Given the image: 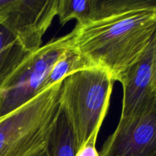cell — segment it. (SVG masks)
<instances>
[{
	"mask_svg": "<svg viewBox=\"0 0 156 156\" xmlns=\"http://www.w3.org/2000/svg\"><path fill=\"white\" fill-rule=\"evenodd\" d=\"M89 67L93 66L70 46L53 66L43 83L41 91L62 81L69 75Z\"/></svg>",
	"mask_w": 156,
	"mask_h": 156,
	"instance_id": "cell-9",
	"label": "cell"
},
{
	"mask_svg": "<svg viewBox=\"0 0 156 156\" xmlns=\"http://www.w3.org/2000/svg\"><path fill=\"white\" fill-rule=\"evenodd\" d=\"M154 40L155 37L143 57L131 67L119 82L123 88L120 120L133 115L155 94L152 89Z\"/></svg>",
	"mask_w": 156,
	"mask_h": 156,
	"instance_id": "cell-7",
	"label": "cell"
},
{
	"mask_svg": "<svg viewBox=\"0 0 156 156\" xmlns=\"http://www.w3.org/2000/svg\"><path fill=\"white\" fill-rule=\"evenodd\" d=\"M152 89L156 94V34L154 40L153 54H152Z\"/></svg>",
	"mask_w": 156,
	"mask_h": 156,
	"instance_id": "cell-13",
	"label": "cell"
},
{
	"mask_svg": "<svg viewBox=\"0 0 156 156\" xmlns=\"http://www.w3.org/2000/svg\"><path fill=\"white\" fill-rule=\"evenodd\" d=\"M96 3L97 0H58L56 16L62 26L71 20L81 24L91 15Z\"/></svg>",
	"mask_w": 156,
	"mask_h": 156,
	"instance_id": "cell-11",
	"label": "cell"
},
{
	"mask_svg": "<svg viewBox=\"0 0 156 156\" xmlns=\"http://www.w3.org/2000/svg\"><path fill=\"white\" fill-rule=\"evenodd\" d=\"M99 156H156V94L133 115L119 120Z\"/></svg>",
	"mask_w": 156,
	"mask_h": 156,
	"instance_id": "cell-6",
	"label": "cell"
},
{
	"mask_svg": "<svg viewBox=\"0 0 156 156\" xmlns=\"http://www.w3.org/2000/svg\"><path fill=\"white\" fill-rule=\"evenodd\" d=\"M114 82L108 72L97 66L76 72L62 81L60 109L71 126L77 150L105 120Z\"/></svg>",
	"mask_w": 156,
	"mask_h": 156,
	"instance_id": "cell-3",
	"label": "cell"
},
{
	"mask_svg": "<svg viewBox=\"0 0 156 156\" xmlns=\"http://www.w3.org/2000/svg\"><path fill=\"white\" fill-rule=\"evenodd\" d=\"M71 33V47L120 82L155 37L156 0H97L88 19Z\"/></svg>",
	"mask_w": 156,
	"mask_h": 156,
	"instance_id": "cell-1",
	"label": "cell"
},
{
	"mask_svg": "<svg viewBox=\"0 0 156 156\" xmlns=\"http://www.w3.org/2000/svg\"><path fill=\"white\" fill-rule=\"evenodd\" d=\"M104 120H101L98 124L95 129L90 135L87 141L79 148L76 152V156H99V152L96 149L98 136L100 132V129L103 124Z\"/></svg>",
	"mask_w": 156,
	"mask_h": 156,
	"instance_id": "cell-12",
	"label": "cell"
},
{
	"mask_svg": "<svg viewBox=\"0 0 156 156\" xmlns=\"http://www.w3.org/2000/svg\"><path fill=\"white\" fill-rule=\"evenodd\" d=\"M37 156H47V155H46V152H45V150H44V152H41V153H40V154H38V155H37Z\"/></svg>",
	"mask_w": 156,
	"mask_h": 156,
	"instance_id": "cell-14",
	"label": "cell"
},
{
	"mask_svg": "<svg viewBox=\"0 0 156 156\" xmlns=\"http://www.w3.org/2000/svg\"><path fill=\"white\" fill-rule=\"evenodd\" d=\"M58 0H0V24L25 53L42 46L44 35L56 16Z\"/></svg>",
	"mask_w": 156,
	"mask_h": 156,
	"instance_id": "cell-5",
	"label": "cell"
},
{
	"mask_svg": "<svg viewBox=\"0 0 156 156\" xmlns=\"http://www.w3.org/2000/svg\"><path fill=\"white\" fill-rule=\"evenodd\" d=\"M77 146L74 134L65 114L61 111L49 135L47 156H76Z\"/></svg>",
	"mask_w": 156,
	"mask_h": 156,
	"instance_id": "cell-8",
	"label": "cell"
},
{
	"mask_svg": "<svg viewBox=\"0 0 156 156\" xmlns=\"http://www.w3.org/2000/svg\"><path fill=\"white\" fill-rule=\"evenodd\" d=\"M27 53L10 31L0 24V85Z\"/></svg>",
	"mask_w": 156,
	"mask_h": 156,
	"instance_id": "cell-10",
	"label": "cell"
},
{
	"mask_svg": "<svg viewBox=\"0 0 156 156\" xmlns=\"http://www.w3.org/2000/svg\"><path fill=\"white\" fill-rule=\"evenodd\" d=\"M72 33L53 38L27 53L0 85V118L29 101L41 87L55 62L71 46Z\"/></svg>",
	"mask_w": 156,
	"mask_h": 156,
	"instance_id": "cell-4",
	"label": "cell"
},
{
	"mask_svg": "<svg viewBox=\"0 0 156 156\" xmlns=\"http://www.w3.org/2000/svg\"><path fill=\"white\" fill-rule=\"evenodd\" d=\"M62 81L0 118V156H37L45 150L61 112Z\"/></svg>",
	"mask_w": 156,
	"mask_h": 156,
	"instance_id": "cell-2",
	"label": "cell"
}]
</instances>
